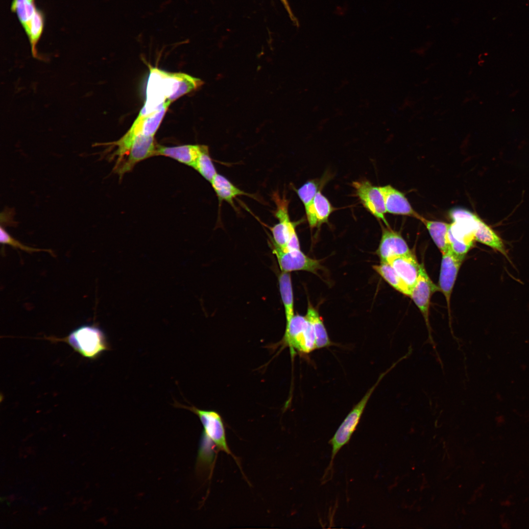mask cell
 Listing matches in <instances>:
<instances>
[{
  "label": "cell",
  "mask_w": 529,
  "mask_h": 529,
  "mask_svg": "<svg viewBox=\"0 0 529 529\" xmlns=\"http://www.w3.org/2000/svg\"><path fill=\"white\" fill-rule=\"evenodd\" d=\"M48 338L65 342L83 357L90 359L98 358L103 352L110 348L103 331L94 325H82L63 338Z\"/></svg>",
  "instance_id": "6da1fadb"
},
{
  "label": "cell",
  "mask_w": 529,
  "mask_h": 529,
  "mask_svg": "<svg viewBox=\"0 0 529 529\" xmlns=\"http://www.w3.org/2000/svg\"><path fill=\"white\" fill-rule=\"evenodd\" d=\"M385 373L382 374L377 382L365 393L362 398L353 408L345 419L340 424L329 443L332 447L331 459L329 464L322 477V482H326L331 478L334 461L335 457L342 448L348 443L356 431L362 414L372 393Z\"/></svg>",
  "instance_id": "7a4b0ae2"
},
{
  "label": "cell",
  "mask_w": 529,
  "mask_h": 529,
  "mask_svg": "<svg viewBox=\"0 0 529 529\" xmlns=\"http://www.w3.org/2000/svg\"><path fill=\"white\" fill-rule=\"evenodd\" d=\"M276 205L275 216L279 222L269 229L272 234V245L283 250L300 249L295 224L291 221L288 212L289 201L277 192L273 195Z\"/></svg>",
  "instance_id": "3957f363"
},
{
  "label": "cell",
  "mask_w": 529,
  "mask_h": 529,
  "mask_svg": "<svg viewBox=\"0 0 529 529\" xmlns=\"http://www.w3.org/2000/svg\"><path fill=\"white\" fill-rule=\"evenodd\" d=\"M284 344L291 354H308L316 349L313 327L305 316L297 314L286 324L283 338Z\"/></svg>",
  "instance_id": "277c9868"
},
{
  "label": "cell",
  "mask_w": 529,
  "mask_h": 529,
  "mask_svg": "<svg viewBox=\"0 0 529 529\" xmlns=\"http://www.w3.org/2000/svg\"><path fill=\"white\" fill-rule=\"evenodd\" d=\"M176 406L187 409L197 415L203 427L202 434L214 442L217 451H222L231 456L238 464L237 459L228 445L224 423L218 413L212 410L199 409L194 406H186L180 404Z\"/></svg>",
  "instance_id": "5b68a950"
},
{
  "label": "cell",
  "mask_w": 529,
  "mask_h": 529,
  "mask_svg": "<svg viewBox=\"0 0 529 529\" xmlns=\"http://www.w3.org/2000/svg\"><path fill=\"white\" fill-rule=\"evenodd\" d=\"M157 144L154 136L138 134L135 138L128 151L116 160L115 172L121 177L130 171L139 162L155 156Z\"/></svg>",
  "instance_id": "8992f818"
},
{
  "label": "cell",
  "mask_w": 529,
  "mask_h": 529,
  "mask_svg": "<svg viewBox=\"0 0 529 529\" xmlns=\"http://www.w3.org/2000/svg\"><path fill=\"white\" fill-rule=\"evenodd\" d=\"M356 194L363 207L373 216L389 225L385 217L387 213L383 195L380 189L370 181L362 180L353 182Z\"/></svg>",
  "instance_id": "52a82bcc"
},
{
  "label": "cell",
  "mask_w": 529,
  "mask_h": 529,
  "mask_svg": "<svg viewBox=\"0 0 529 529\" xmlns=\"http://www.w3.org/2000/svg\"><path fill=\"white\" fill-rule=\"evenodd\" d=\"M272 246V252L282 272L304 270L317 274V271L322 268L320 260L308 257L300 249L284 251Z\"/></svg>",
  "instance_id": "ba28073f"
},
{
  "label": "cell",
  "mask_w": 529,
  "mask_h": 529,
  "mask_svg": "<svg viewBox=\"0 0 529 529\" xmlns=\"http://www.w3.org/2000/svg\"><path fill=\"white\" fill-rule=\"evenodd\" d=\"M464 258L454 254L449 248L442 253L438 287L445 297L449 314L452 292Z\"/></svg>",
  "instance_id": "9c48e42d"
},
{
  "label": "cell",
  "mask_w": 529,
  "mask_h": 529,
  "mask_svg": "<svg viewBox=\"0 0 529 529\" xmlns=\"http://www.w3.org/2000/svg\"><path fill=\"white\" fill-rule=\"evenodd\" d=\"M437 290H439V287L432 281L421 264L418 279L410 290L409 297L420 310L428 327L431 297Z\"/></svg>",
  "instance_id": "30bf717a"
},
{
  "label": "cell",
  "mask_w": 529,
  "mask_h": 529,
  "mask_svg": "<svg viewBox=\"0 0 529 529\" xmlns=\"http://www.w3.org/2000/svg\"><path fill=\"white\" fill-rule=\"evenodd\" d=\"M382 233L377 250L381 262H386L392 257L404 255L412 252L407 242L398 232L389 226L382 225Z\"/></svg>",
  "instance_id": "8fae6325"
},
{
  "label": "cell",
  "mask_w": 529,
  "mask_h": 529,
  "mask_svg": "<svg viewBox=\"0 0 529 529\" xmlns=\"http://www.w3.org/2000/svg\"><path fill=\"white\" fill-rule=\"evenodd\" d=\"M383 195L386 212L409 216L419 220L421 216L412 208L404 194L390 185L380 187Z\"/></svg>",
  "instance_id": "7c38bea8"
},
{
  "label": "cell",
  "mask_w": 529,
  "mask_h": 529,
  "mask_svg": "<svg viewBox=\"0 0 529 529\" xmlns=\"http://www.w3.org/2000/svg\"><path fill=\"white\" fill-rule=\"evenodd\" d=\"M171 102L169 100H166L156 110L149 114L139 113L127 132L133 136L141 134L154 136Z\"/></svg>",
  "instance_id": "4fadbf2b"
},
{
  "label": "cell",
  "mask_w": 529,
  "mask_h": 529,
  "mask_svg": "<svg viewBox=\"0 0 529 529\" xmlns=\"http://www.w3.org/2000/svg\"><path fill=\"white\" fill-rule=\"evenodd\" d=\"M396 273L411 289L415 284L420 272V264L412 252L389 258L387 262Z\"/></svg>",
  "instance_id": "5bb4252c"
},
{
  "label": "cell",
  "mask_w": 529,
  "mask_h": 529,
  "mask_svg": "<svg viewBox=\"0 0 529 529\" xmlns=\"http://www.w3.org/2000/svg\"><path fill=\"white\" fill-rule=\"evenodd\" d=\"M204 145L187 144L176 146L157 145L155 156L170 157L193 168Z\"/></svg>",
  "instance_id": "9a60e30c"
},
{
  "label": "cell",
  "mask_w": 529,
  "mask_h": 529,
  "mask_svg": "<svg viewBox=\"0 0 529 529\" xmlns=\"http://www.w3.org/2000/svg\"><path fill=\"white\" fill-rule=\"evenodd\" d=\"M305 209L311 228L319 227L323 223L328 222L329 216L334 211L331 203L320 190L316 194L311 205Z\"/></svg>",
  "instance_id": "2e32d148"
},
{
  "label": "cell",
  "mask_w": 529,
  "mask_h": 529,
  "mask_svg": "<svg viewBox=\"0 0 529 529\" xmlns=\"http://www.w3.org/2000/svg\"><path fill=\"white\" fill-rule=\"evenodd\" d=\"M220 202L225 201L235 207L234 200L238 196L246 195L253 197L250 193L240 190L224 176L218 173L210 182Z\"/></svg>",
  "instance_id": "e0dca14e"
},
{
  "label": "cell",
  "mask_w": 529,
  "mask_h": 529,
  "mask_svg": "<svg viewBox=\"0 0 529 529\" xmlns=\"http://www.w3.org/2000/svg\"><path fill=\"white\" fill-rule=\"evenodd\" d=\"M474 238L475 240L497 250L508 258L502 240L480 217L474 231Z\"/></svg>",
  "instance_id": "ac0fdd59"
},
{
  "label": "cell",
  "mask_w": 529,
  "mask_h": 529,
  "mask_svg": "<svg viewBox=\"0 0 529 529\" xmlns=\"http://www.w3.org/2000/svg\"><path fill=\"white\" fill-rule=\"evenodd\" d=\"M419 220L426 227L433 241L441 253L448 250L447 233L450 223L437 220H431L421 216Z\"/></svg>",
  "instance_id": "d6986e66"
},
{
  "label": "cell",
  "mask_w": 529,
  "mask_h": 529,
  "mask_svg": "<svg viewBox=\"0 0 529 529\" xmlns=\"http://www.w3.org/2000/svg\"><path fill=\"white\" fill-rule=\"evenodd\" d=\"M278 284L281 299L284 307L286 324L294 314V298L291 275L289 272H282L278 276Z\"/></svg>",
  "instance_id": "ffe728a7"
},
{
  "label": "cell",
  "mask_w": 529,
  "mask_h": 529,
  "mask_svg": "<svg viewBox=\"0 0 529 529\" xmlns=\"http://www.w3.org/2000/svg\"><path fill=\"white\" fill-rule=\"evenodd\" d=\"M307 319L312 324L315 334L316 349L328 347L332 344L322 318L317 311L309 302Z\"/></svg>",
  "instance_id": "44dd1931"
},
{
  "label": "cell",
  "mask_w": 529,
  "mask_h": 529,
  "mask_svg": "<svg viewBox=\"0 0 529 529\" xmlns=\"http://www.w3.org/2000/svg\"><path fill=\"white\" fill-rule=\"evenodd\" d=\"M372 267L393 288L403 294L409 296L410 289L388 263L381 262L380 264L374 265Z\"/></svg>",
  "instance_id": "7402d4cb"
},
{
  "label": "cell",
  "mask_w": 529,
  "mask_h": 529,
  "mask_svg": "<svg viewBox=\"0 0 529 529\" xmlns=\"http://www.w3.org/2000/svg\"><path fill=\"white\" fill-rule=\"evenodd\" d=\"M11 10L15 12L25 30L39 11L34 1L30 0H13Z\"/></svg>",
  "instance_id": "603a6c76"
},
{
  "label": "cell",
  "mask_w": 529,
  "mask_h": 529,
  "mask_svg": "<svg viewBox=\"0 0 529 529\" xmlns=\"http://www.w3.org/2000/svg\"><path fill=\"white\" fill-rule=\"evenodd\" d=\"M192 168L210 182L217 173L207 145H203L202 150Z\"/></svg>",
  "instance_id": "cb8c5ba5"
},
{
  "label": "cell",
  "mask_w": 529,
  "mask_h": 529,
  "mask_svg": "<svg viewBox=\"0 0 529 529\" xmlns=\"http://www.w3.org/2000/svg\"><path fill=\"white\" fill-rule=\"evenodd\" d=\"M216 448L214 442L205 435L202 434L197 457V464L200 468H211Z\"/></svg>",
  "instance_id": "d4e9b609"
},
{
  "label": "cell",
  "mask_w": 529,
  "mask_h": 529,
  "mask_svg": "<svg viewBox=\"0 0 529 529\" xmlns=\"http://www.w3.org/2000/svg\"><path fill=\"white\" fill-rule=\"evenodd\" d=\"M319 190V183L314 180L308 181L296 190L305 209L311 205Z\"/></svg>",
  "instance_id": "484cf974"
},
{
  "label": "cell",
  "mask_w": 529,
  "mask_h": 529,
  "mask_svg": "<svg viewBox=\"0 0 529 529\" xmlns=\"http://www.w3.org/2000/svg\"><path fill=\"white\" fill-rule=\"evenodd\" d=\"M0 227V240L1 244L8 245L16 249H19L29 253L46 251L53 255L52 251L50 249L34 248L22 244L7 233L2 225Z\"/></svg>",
  "instance_id": "4316f807"
},
{
  "label": "cell",
  "mask_w": 529,
  "mask_h": 529,
  "mask_svg": "<svg viewBox=\"0 0 529 529\" xmlns=\"http://www.w3.org/2000/svg\"><path fill=\"white\" fill-rule=\"evenodd\" d=\"M280 0L281 1V2L283 3V5H284L285 8H286V9H287L288 12L289 13V15H290V17L291 18V19L293 20L294 19V20H295L294 18V16H293V15L292 14V12H291V11L290 10V9L289 8V4H288V3L287 2V0Z\"/></svg>",
  "instance_id": "83f0119b"
},
{
  "label": "cell",
  "mask_w": 529,
  "mask_h": 529,
  "mask_svg": "<svg viewBox=\"0 0 529 529\" xmlns=\"http://www.w3.org/2000/svg\"><path fill=\"white\" fill-rule=\"evenodd\" d=\"M30 0L32 1H34V0Z\"/></svg>",
  "instance_id": "f1b7e54d"
}]
</instances>
